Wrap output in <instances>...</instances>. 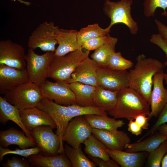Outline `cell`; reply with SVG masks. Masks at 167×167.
Returning <instances> with one entry per match:
<instances>
[{"label":"cell","instance_id":"5b68a950","mask_svg":"<svg viewBox=\"0 0 167 167\" xmlns=\"http://www.w3.org/2000/svg\"><path fill=\"white\" fill-rule=\"evenodd\" d=\"M4 97L19 110L37 107L43 97L39 86L28 82L6 92Z\"/></svg>","mask_w":167,"mask_h":167},{"label":"cell","instance_id":"8992f818","mask_svg":"<svg viewBox=\"0 0 167 167\" xmlns=\"http://www.w3.org/2000/svg\"><path fill=\"white\" fill-rule=\"evenodd\" d=\"M132 3V0H121L116 2L105 0L104 11L105 14L111 20L108 27L111 28L115 24H123L128 28L131 34H136L138 31V26L131 15Z\"/></svg>","mask_w":167,"mask_h":167},{"label":"cell","instance_id":"44dd1931","mask_svg":"<svg viewBox=\"0 0 167 167\" xmlns=\"http://www.w3.org/2000/svg\"><path fill=\"white\" fill-rule=\"evenodd\" d=\"M25 133L14 128L0 131V146L6 148L11 145H17L21 149L36 146L34 141L25 135Z\"/></svg>","mask_w":167,"mask_h":167},{"label":"cell","instance_id":"cb8c5ba5","mask_svg":"<svg viewBox=\"0 0 167 167\" xmlns=\"http://www.w3.org/2000/svg\"><path fill=\"white\" fill-rule=\"evenodd\" d=\"M167 139V135L159 132L155 133L140 141L127 144L125 147V151L128 152H147L149 153Z\"/></svg>","mask_w":167,"mask_h":167},{"label":"cell","instance_id":"6da1fadb","mask_svg":"<svg viewBox=\"0 0 167 167\" xmlns=\"http://www.w3.org/2000/svg\"><path fill=\"white\" fill-rule=\"evenodd\" d=\"M37 107L48 113L56 125L55 133L61 141L59 154L64 153L62 138L69 123L72 118L88 114L107 115V112L95 106L84 107L76 104L61 105L44 97L40 100Z\"/></svg>","mask_w":167,"mask_h":167},{"label":"cell","instance_id":"603a6c76","mask_svg":"<svg viewBox=\"0 0 167 167\" xmlns=\"http://www.w3.org/2000/svg\"><path fill=\"white\" fill-rule=\"evenodd\" d=\"M19 111L16 106L7 102L4 97L0 96V123L5 125L9 120L14 122L22 129L26 136L33 140L30 132L25 127L22 122Z\"/></svg>","mask_w":167,"mask_h":167},{"label":"cell","instance_id":"9c48e42d","mask_svg":"<svg viewBox=\"0 0 167 167\" xmlns=\"http://www.w3.org/2000/svg\"><path fill=\"white\" fill-rule=\"evenodd\" d=\"M50 126L42 125L31 131L34 142L40 149V153L46 156H55L59 154L61 141L59 136L53 131Z\"/></svg>","mask_w":167,"mask_h":167},{"label":"cell","instance_id":"83f0119b","mask_svg":"<svg viewBox=\"0 0 167 167\" xmlns=\"http://www.w3.org/2000/svg\"><path fill=\"white\" fill-rule=\"evenodd\" d=\"M64 152L70 160L72 167H96V164L83 153L80 145L74 148L69 145L64 146Z\"/></svg>","mask_w":167,"mask_h":167},{"label":"cell","instance_id":"d6a6232c","mask_svg":"<svg viewBox=\"0 0 167 167\" xmlns=\"http://www.w3.org/2000/svg\"><path fill=\"white\" fill-rule=\"evenodd\" d=\"M133 65L131 61L123 57L121 52H115L110 57L107 67L113 70L125 71L131 68Z\"/></svg>","mask_w":167,"mask_h":167},{"label":"cell","instance_id":"4dcf8cb0","mask_svg":"<svg viewBox=\"0 0 167 167\" xmlns=\"http://www.w3.org/2000/svg\"><path fill=\"white\" fill-rule=\"evenodd\" d=\"M110 28L108 27L102 28L97 24L88 25L83 28L78 32L77 41L79 44L82 47L85 42L89 40L104 36L109 34Z\"/></svg>","mask_w":167,"mask_h":167},{"label":"cell","instance_id":"7a4b0ae2","mask_svg":"<svg viewBox=\"0 0 167 167\" xmlns=\"http://www.w3.org/2000/svg\"><path fill=\"white\" fill-rule=\"evenodd\" d=\"M136 60L134 68L128 72L129 87L141 94L150 105L154 76L163 70L164 64L144 54L138 55Z\"/></svg>","mask_w":167,"mask_h":167},{"label":"cell","instance_id":"f6af8a7d","mask_svg":"<svg viewBox=\"0 0 167 167\" xmlns=\"http://www.w3.org/2000/svg\"><path fill=\"white\" fill-rule=\"evenodd\" d=\"M161 167H167V153L165 156L162 160Z\"/></svg>","mask_w":167,"mask_h":167},{"label":"cell","instance_id":"52a82bcc","mask_svg":"<svg viewBox=\"0 0 167 167\" xmlns=\"http://www.w3.org/2000/svg\"><path fill=\"white\" fill-rule=\"evenodd\" d=\"M34 50L29 48L25 55L26 69L29 82L39 86L48 78L49 66L54 52L48 51L38 55Z\"/></svg>","mask_w":167,"mask_h":167},{"label":"cell","instance_id":"8fae6325","mask_svg":"<svg viewBox=\"0 0 167 167\" xmlns=\"http://www.w3.org/2000/svg\"><path fill=\"white\" fill-rule=\"evenodd\" d=\"M39 86L43 97L54 101L60 105H77L75 96L66 83L46 79Z\"/></svg>","mask_w":167,"mask_h":167},{"label":"cell","instance_id":"ba28073f","mask_svg":"<svg viewBox=\"0 0 167 167\" xmlns=\"http://www.w3.org/2000/svg\"><path fill=\"white\" fill-rule=\"evenodd\" d=\"M59 29L53 22L45 21L40 24L29 37L28 47L33 50L38 48L43 51L54 52Z\"/></svg>","mask_w":167,"mask_h":167},{"label":"cell","instance_id":"ab89813d","mask_svg":"<svg viewBox=\"0 0 167 167\" xmlns=\"http://www.w3.org/2000/svg\"><path fill=\"white\" fill-rule=\"evenodd\" d=\"M88 157L99 167H118L119 165L113 160L106 161L102 159L92 157L89 155Z\"/></svg>","mask_w":167,"mask_h":167},{"label":"cell","instance_id":"f546056e","mask_svg":"<svg viewBox=\"0 0 167 167\" xmlns=\"http://www.w3.org/2000/svg\"><path fill=\"white\" fill-rule=\"evenodd\" d=\"M84 151L88 155L98 157L106 161L110 160L107 148L92 134L84 142Z\"/></svg>","mask_w":167,"mask_h":167},{"label":"cell","instance_id":"d4e9b609","mask_svg":"<svg viewBox=\"0 0 167 167\" xmlns=\"http://www.w3.org/2000/svg\"><path fill=\"white\" fill-rule=\"evenodd\" d=\"M67 84L75 96L77 105L84 107L94 106L93 97L96 86L78 82Z\"/></svg>","mask_w":167,"mask_h":167},{"label":"cell","instance_id":"7dc6e473","mask_svg":"<svg viewBox=\"0 0 167 167\" xmlns=\"http://www.w3.org/2000/svg\"><path fill=\"white\" fill-rule=\"evenodd\" d=\"M164 80L166 84H167V74L164 73Z\"/></svg>","mask_w":167,"mask_h":167},{"label":"cell","instance_id":"484cf974","mask_svg":"<svg viewBox=\"0 0 167 167\" xmlns=\"http://www.w3.org/2000/svg\"><path fill=\"white\" fill-rule=\"evenodd\" d=\"M118 92L112 91L99 86H96L93 97L94 106L107 113L110 111L116 104Z\"/></svg>","mask_w":167,"mask_h":167},{"label":"cell","instance_id":"836d02e7","mask_svg":"<svg viewBox=\"0 0 167 167\" xmlns=\"http://www.w3.org/2000/svg\"><path fill=\"white\" fill-rule=\"evenodd\" d=\"M143 5L144 14L146 17L154 16L158 7L163 10L164 12L162 13L163 15H167V0H145Z\"/></svg>","mask_w":167,"mask_h":167},{"label":"cell","instance_id":"8d00e7d4","mask_svg":"<svg viewBox=\"0 0 167 167\" xmlns=\"http://www.w3.org/2000/svg\"><path fill=\"white\" fill-rule=\"evenodd\" d=\"M110 36L106 35L95 38L87 41L84 43L82 47L89 51L95 50L104 45L109 40Z\"/></svg>","mask_w":167,"mask_h":167},{"label":"cell","instance_id":"4fadbf2b","mask_svg":"<svg viewBox=\"0 0 167 167\" xmlns=\"http://www.w3.org/2000/svg\"><path fill=\"white\" fill-rule=\"evenodd\" d=\"M24 48L10 39L0 41V64L23 70L26 62Z\"/></svg>","mask_w":167,"mask_h":167},{"label":"cell","instance_id":"30bf717a","mask_svg":"<svg viewBox=\"0 0 167 167\" xmlns=\"http://www.w3.org/2000/svg\"><path fill=\"white\" fill-rule=\"evenodd\" d=\"M97 86L112 91L129 87V72L99 66L97 71Z\"/></svg>","mask_w":167,"mask_h":167},{"label":"cell","instance_id":"b9f144b4","mask_svg":"<svg viewBox=\"0 0 167 167\" xmlns=\"http://www.w3.org/2000/svg\"><path fill=\"white\" fill-rule=\"evenodd\" d=\"M135 120L143 130L148 129L149 125L148 123L149 120L148 116L139 115L135 117Z\"/></svg>","mask_w":167,"mask_h":167},{"label":"cell","instance_id":"9a60e30c","mask_svg":"<svg viewBox=\"0 0 167 167\" xmlns=\"http://www.w3.org/2000/svg\"><path fill=\"white\" fill-rule=\"evenodd\" d=\"M163 70L156 73L153 78V88L150 96V112L149 120L152 118H157L167 104V88H164Z\"/></svg>","mask_w":167,"mask_h":167},{"label":"cell","instance_id":"277c9868","mask_svg":"<svg viewBox=\"0 0 167 167\" xmlns=\"http://www.w3.org/2000/svg\"><path fill=\"white\" fill-rule=\"evenodd\" d=\"M90 51L82 48L62 56L54 54L50 63L48 78L56 81L65 83L71 78L77 66L88 57Z\"/></svg>","mask_w":167,"mask_h":167},{"label":"cell","instance_id":"3957f363","mask_svg":"<svg viewBox=\"0 0 167 167\" xmlns=\"http://www.w3.org/2000/svg\"><path fill=\"white\" fill-rule=\"evenodd\" d=\"M150 105L141 94L128 87L118 92L116 105L107 113L115 119L134 120L139 115L148 116L150 112Z\"/></svg>","mask_w":167,"mask_h":167},{"label":"cell","instance_id":"7c38bea8","mask_svg":"<svg viewBox=\"0 0 167 167\" xmlns=\"http://www.w3.org/2000/svg\"><path fill=\"white\" fill-rule=\"evenodd\" d=\"M92 129L84 115L76 116L69 123L62 141L73 148H78L92 134Z\"/></svg>","mask_w":167,"mask_h":167},{"label":"cell","instance_id":"f1b7e54d","mask_svg":"<svg viewBox=\"0 0 167 167\" xmlns=\"http://www.w3.org/2000/svg\"><path fill=\"white\" fill-rule=\"evenodd\" d=\"M118 39L110 36L102 46L95 50L91 57L100 66H107L109 58L115 51Z\"/></svg>","mask_w":167,"mask_h":167},{"label":"cell","instance_id":"bcb514c9","mask_svg":"<svg viewBox=\"0 0 167 167\" xmlns=\"http://www.w3.org/2000/svg\"><path fill=\"white\" fill-rule=\"evenodd\" d=\"M11 1L12 2L13 1H17L19 2H20L24 4L25 5H27V6H29L30 4L31 3L25 1H24L23 0H11Z\"/></svg>","mask_w":167,"mask_h":167},{"label":"cell","instance_id":"74e56055","mask_svg":"<svg viewBox=\"0 0 167 167\" xmlns=\"http://www.w3.org/2000/svg\"><path fill=\"white\" fill-rule=\"evenodd\" d=\"M4 167H30L31 166L29 161L25 159H20L13 156L11 159H8L4 163H1Z\"/></svg>","mask_w":167,"mask_h":167},{"label":"cell","instance_id":"7402d4cb","mask_svg":"<svg viewBox=\"0 0 167 167\" xmlns=\"http://www.w3.org/2000/svg\"><path fill=\"white\" fill-rule=\"evenodd\" d=\"M28 161L31 166L37 167H72L65 153L55 156H46L40 153L30 156Z\"/></svg>","mask_w":167,"mask_h":167},{"label":"cell","instance_id":"1f68e13d","mask_svg":"<svg viewBox=\"0 0 167 167\" xmlns=\"http://www.w3.org/2000/svg\"><path fill=\"white\" fill-rule=\"evenodd\" d=\"M167 153V140L162 142L156 148L149 153L146 166L161 167L162 160Z\"/></svg>","mask_w":167,"mask_h":167},{"label":"cell","instance_id":"e575fe53","mask_svg":"<svg viewBox=\"0 0 167 167\" xmlns=\"http://www.w3.org/2000/svg\"><path fill=\"white\" fill-rule=\"evenodd\" d=\"M40 150L37 146L30 148L18 149L11 150L0 146V162L2 163L4 156L8 154H14L28 158L31 155L40 153Z\"/></svg>","mask_w":167,"mask_h":167},{"label":"cell","instance_id":"e0dca14e","mask_svg":"<svg viewBox=\"0 0 167 167\" xmlns=\"http://www.w3.org/2000/svg\"><path fill=\"white\" fill-rule=\"evenodd\" d=\"M98 67L94 60L88 57L77 66L71 74V78L64 83L78 82L97 86V71Z\"/></svg>","mask_w":167,"mask_h":167},{"label":"cell","instance_id":"ac0fdd59","mask_svg":"<svg viewBox=\"0 0 167 167\" xmlns=\"http://www.w3.org/2000/svg\"><path fill=\"white\" fill-rule=\"evenodd\" d=\"M22 122L29 131L42 125L51 126L56 128V125L50 115L37 107L19 110Z\"/></svg>","mask_w":167,"mask_h":167},{"label":"cell","instance_id":"d590c367","mask_svg":"<svg viewBox=\"0 0 167 167\" xmlns=\"http://www.w3.org/2000/svg\"><path fill=\"white\" fill-rule=\"evenodd\" d=\"M167 122V104L165 106L159 115L158 118L154 124L145 134L136 142L140 141L146 137L156 133L158 128L161 125Z\"/></svg>","mask_w":167,"mask_h":167},{"label":"cell","instance_id":"ee69618b","mask_svg":"<svg viewBox=\"0 0 167 167\" xmlns=\"http://www.w3.org/2000/svg\"><path fill=\"white\" fill-rule=\"evenodd\" d=\"M157 130L161 133L167 135V124L165 123L161 125Z\"/></svg>","mask_w":167,"mask_h":167},{"label":"cell","instance_id":"ffe728a7","mask_svg":"<svg viewBox=\"0 0 167 167\" xmlns=\"http://www.w3.org/2000/svg\"><path fill=\"white\" fill-rule=\"evenodd\" d=\"M78 32L75 30L60 28L56 37L58 46L54 54L58 56H64L82 48L77 41Z\"/></svg>","mask_w":167,"mask_h":167},{"label":"cell","instance_id":"60d3db41","mask_svg":"<svg viewBox=\"0 0 167 167\" xmlns=\"http://www.w3.org/2000/svg\"><path fill=\"white\" fill-rule=\"evenodd\" d=\"M128 124V130L132 134L138 136L141 134L142 129L135 120L129 121Z\"/></svg>","mask_w":167,"mask_h":167},{"label":"cell","instance_id":"5bb4252c","mask_svg":"<svg viewBox=\"0 0 167 167\" xmlns=\"http://www.w3.org/2000/svg\"><path fill=\"white\" fill-rule=\"evenodd\" d=\"M29 82L26 68L20 70L0 64V93L6 92Z\"/></svg>","mask_w":167,"mask_h":167},{"label":"cell","instance_id":"d6986e66","mask_svg":"<svg viewBox=\"0 0 167 167\" xmlns=\"http://www.w3.org/2000/svg\"><path fill=\"white\" fill-rule=\"evenodd\" d=\"M109 156L122 167H142L149 152H128L107 149Z\"/></svg>","mask_w":167,"mask_h":167},{"label":"cell","instance_id":"4316f807","mask_svg":"<svg viewBox=\"0 0 167 167\" xmlns=\"http://www.w3.org/2000/svg\"><path fill=\"white\" fill-rule=\"evenodd\" d=\"M84 116L92 128L113 130L122 127L125 124L123 120H116L107 115L88 114Z\"/></svg>","mask_w":167,"mask_h":167},{"label":"cell","instance_id":"f35d334b","mask_svg":"<svg viewBox=\"0 0 167 167\" xmlns=\"http://www.w3.org/2000/svg\"><path fill=\"white\" fill-rule=\"evenodd\" d=\"M150 41L153 44L158 46L165 53L166 60L164 64L167 67V43L159 33L153 34L151 37Z\"/></svg>","mask_w":167,"mask_h":167},{"label":"cell","instance_id":"7bdbcfd3","mask_svg":"<svg viewBox=\"0 0 167 167\" xmlns=\"http://www.w3.org/2000/svg\"><path fill=\"white\" fill-rule=\"evenodd\" d=\"M155 21L159 34L167 43V26L157 19H155Z\"/></svg>","mask_w":167,"mask_h":167},{"label":"cell","instance_id":"2e32d148","mask_svg":"<svg viewBox=\"0 0 167 167\" xmlns=\"http://www.w3.org/2000/svg\"><path fill=\"white\" fill-rule=\"evenodd\" d=\"M92 134L110 150L123 151L126 145L131 143L127 133L117 129L108 130L92 128Z\"/></svg>","mask_w":167,"mask_h":167}]
</instances>
